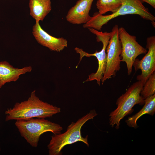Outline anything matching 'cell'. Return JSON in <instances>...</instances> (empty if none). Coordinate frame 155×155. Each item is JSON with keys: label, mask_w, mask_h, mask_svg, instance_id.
Listing matches in <instances>:
<instances>
[{"label": "cell", "mask_w": 155, "mask_h": 155, "mask_svg": "<svg viewBox=\"0 0 155 155\" xmlns=\"http://www.w3.org/2000/svg\"><path fill=\"white\" fill-rule=\"evenodd\" d=\"M144 85L141 81H138L131 85L126 92L117 99V108L109 115L110 125L112 127L116 125V128L118 129L121 120L132 112L133 111L132 108L135 105L144 104V99L140 95Z\"/></svg>", "instance_id": "277c9868"}, {"label": "cell", "mask_w": 155, "mask_h": 155, "mask_svg": "<svg viewBox=\"0 0 155 155\" xmlns=\"http://www.w3.org/2000/svg\"><path fill=\"white\" fill-rule=\"evenodd\" d=\"M142 2H145L155 8V0H140Z\"/></svg>", "instance_id": "e0dca14e"}, {"label": "cell", "mask_w": 155, "mask_h": 155, "mask_svg": "<svg viewBox=\"0 0 155 155\" xmlns=\"http://www.w3.org/2000/svg\"><path fill=\"white\" fill-rule=\"evenodd\" d=\"M97 115L95 110H91L86 115L79 118L76 122H72L63 133L54 134L47 146L49 155H61L62 150L66 145L78 141L85 143L88 147V135L83 137L81 129L84 125L89 120L93 119Z\"/></svg>", "instance_id": "7a4b0ae2"}, {"label": "cell", "mask_w": 155, "mask_h": 155, "mask_svg": "<svg viewBox=\"0 0 155 155\" xmlns=\"http://www.w3.org/2000/svg\"><path fill=\"white\" fill-rule=\"evenodd\" d=\"M155 93V71L149 77L144 84L140 95L144 99L153 95Z\"/></svg>", "instance_id": "2e32d148"}, {"label": "cell", "mask_w": 155, "mask_h": 155, "mask_svg": "<svg viewBox=\"0 0 155 155\" xmlns=\"http://www.w3.org/2000/svg\"><path fill=\"white\" fill-rule=\"evenodd\" d=\"M146 48L148 49L147 53L141 60L136 59L133 65L135 71L141 70V73L137 76V79L144 84L155 71V36L147 38Z\"/></svg>", "instance_id": "9c48e42d"}, {"label": "cell", "mask_w": 155, "mask_h": 155, "mask_svg": "<svg viewBox=\"0 0 155 155\" xmlns=\"http://www.w3.org/2000/svg\"><path fill=\"white\" fill-rule=\"evenodd\" d=\"M128 14L138 15L153 24L155 23V16L144 6L140 0H122L121 6L116 12L106 15H100L98 12H95L90 19L83 24V27L99 31L103 25L111 20L119 16Z\"/></svg>", "instance_id": "3957f363"}, {"label": "cell", "mask_w": 155, "mask_h": 155, "mask_svg": "<svg viewBox=\"0 0 155 155\" xmlns=\"http://www.w3.org/2000/svg\"><path fill=\"white\" fill-rule=\"evenodd\" d=\"M32 33L37 42L50 50L60 52L67 46V41L63 37L56 38L49 34L41 27L39 22L33 26Z\"/></svg>", "instance_id": "30bf717a"}, {"label": "cell", "mask_w": 155, "mask_h": 155, "mask_svg": "<svg viewBox=\"0 0 155 155\" xmlns=\"http://www.w3.org/2000/svg\"><path fill=\"white\" fill-rule=\"evenodd\" d=\"M31 66H25L22 68H15L8 62H0V88L7 83L15 82L21 75L30 72Z\"/></svg>", "instance_id": "7c38bea8"}, {"label": "cell", "mask_w": 155, "mask_h": 155, "mask_svg": "<svg viewBox=\"0 0 155 155\" xmlns=\"http://www.w3.org/2000/svg\"><path fill=\"white\" fill-rule=\"evenodd\" d=\"M94 0H78L69 10L65 17L67 21L73 24H84L90 19L89 14Z\"/></svg>", "instance_id": "8fae6325"}, {"label": "cell", "mask_w": 155, "mask_h": 155, "mask_svg": "<svg viewBox=\"0 0 155 155\" xmlns=\"http://www.w3.org/2000/svg\"><path fill=\"white\" fill-rule=\"evenodd\" d=\"M111 35L106 48L107 62L105 72L101 80L102 84L106 80L116 75L120 69L122 46L119 36V27L115 25L111 32Z\"/></svg>", "instance_id": "52a82bcc"}, {"label": "cell", "mask_w": 155, "mask_h": 155, "mask_svg": "<svg viewBox=\"0 0 155 155\" xmlns=\"http://www.w3.org/2000/svg\"><path fill=\"white\" fill-rule=\"evenodd\" d=\"M119 36L122 46L121 61L126 63L128 74L129 75L136 57L140 55L146 54L147 50L136 41L135 36L130 34L123 27L119 28Z\"/></svg>", "instance_id": "ba28073f"}, {"label": "cell", "mask_w": 155, "mask_h": 155, "mask_svg": "<svg viewBox=\"0 0 155 155\" xmlns=\"http://www.w3.org/2000/svg\"><path fill=\"white\" fill-rule=\"evenodd\" d=\"M15 125L21 136L34 147L37 146L42 134L47 132L58 134L61 133L63 129L59 124L45 119L17 120Z\"/></svg>", "instance_id": "5b68a950"}, {"label": "cell", "mask_w": 155, "mask_h": 155, "mask_svg": "<svg viewBox=\"0 0 155 155\" xmlns=\"http://www.w3.org/2000/svg\"><path fill=\"white\" fill-rule=\"evenodd\" d=\"M144 105L142 108L135 115L128 117L125 121L129 127L136 129L138 127L137 124L138 119L145 114L153 115L155 113V94L144 100Z\"/></svg>", "instance_id": "5bb4252c"}, {"label": "cell", "mask_w": 155, "mask_h": 155, "mask_svg": "<svg viewBox=\"0 0 155 155\" xmlns=\"http://www.w3.org/2000/svg\"><path fill=\"white\" fill-rule=\"evenodd\" d=\"M33 91L27 100L16 102L12 108L5 111V121L26 120L34 117L45 119L61 112L60 108L41 100Z\"/></svg>", "instance_id": "6da1fadb"}, {"label": "cell", "mask_w": 155, "mask_h": 155, "mask_svg": "<svg viewBox=\"0 0 155 155\" xmlns=\"http://www.w3.org/2000/svg\"><path fill=\"white\" fill-rule=\"evenodd\" d=\"M121 4L122 0H98L96 5L99 14L103 15L109 11L116 12Z\"/></svg>", "instance_id": "9a60e30c"}, {"label": "cell", "mask_w": 155, "mask_h": 155, "mask_svg": "<svg viewBox=\"0 0 155 155\" xmlns=\"http://www.w3.org/2000/svg\"><path fill=\"white\" fill-rule=\"evenodd\" d=\"M30 15L36 22L43 21L51 10V0H29Z\"/></svg>", "instance_id": "4fadbf2b"}, {"label": "cell", "mask_w": 155, "mask_h": 155, "mask_svg": "<svg viewBox=\"0 0 155 155\" xmlns=\"http://www.w3.org/2000/svg\"><path fill=\"white\" fill-rule=\"evenodd\" d=\"M88 29L90 32L96 36L97 42H102L103 46L102 50L100 51H96L94 53L90 54L78 47L75 48L74 49L76 52L80 55V62L84 57H89L93 56L96 57L98 63V69L95 73H92L89 75L88 78L85 82L96 80L98 85H100V82L106 67L107 57L106 50L110 38L111 33V32H102L93 28Z\"/></svg>", "instance_id": "8992f818"}]
</instances>
